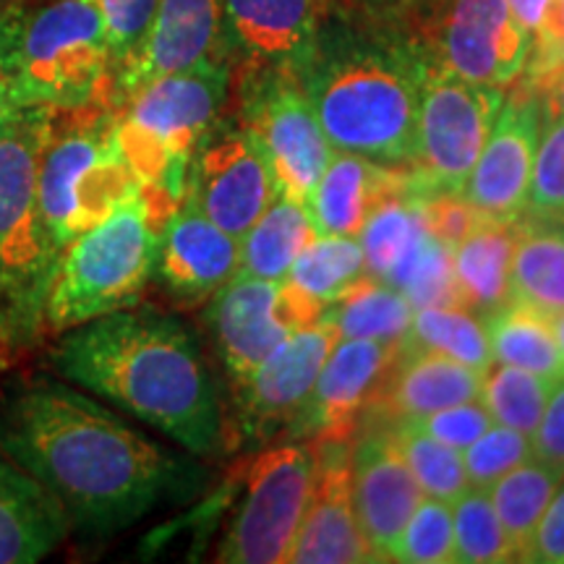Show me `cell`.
<instances>
[{
	"mask_svg": "<svg viewBox=\"0 0 564 564\" xmlns=\"http://www.w3.org/2000/svg\"><path fill=\"white\" fill-rule=\"evenodd\" d=\"M0 449L53 491L70 528L110 535L167 499L183 465L89 392L24 379L0 403Z\"/></svg>",
	"mask_w": 564,
	"mask_h": 564,
	"instance_id": "cell-1",
	"label": "cell"
},
{
	"mask_svg": "<svg viewBox=\"0 0 564 564\" xmlns=\"http://www.w3.org/2000/svg\"><path fill=\"white\" fill-rule=\"evenodd\" d=\"M55 371L194 455L220 453L225 423L204 352L178 319L121 308L66 329Z\"/></svg>",
	"mask_w": 564,
	"mask_h": 564,
	"instance_id": "cell-2",
	"label": "cell"
},
{
	"mask_svg": "<svg viewBox=\"0 0 564 564\" xmlns=\"http://www.w3.org/2000/svg\"><path fill=\"white\" fill-rule=\"evenodd\" d=\"M421 68L403 45L322 26L299 76L335 152L403 167L415 158Z\"/></svg>",
	"mask_w": 564,
	"mask_h": 564,
	"instance_id": "cell-3",
	"label": "cell"
},
{
	"mask_svg": "<svg viewBox=\"0 0 564 564\" xmlns=\"http://www.w3.org/2000/svg\"><path fill=\"white\" fill-rule=\"evenodd\" d=\"M165 217L144 194L131 196L102 223L55 253L42 291L40 314L47 329L66 333L97 316L133 308L154 274Z\"/></svg>",
	"mask_w": 564,
	"mask_h": 564,
	"instance_id": "cell-4",
	"label": "cell"
},
{
	"mask_svg": "<svg viewBox=\"0 0 564 564\" xmlns=\"http://www.w3.org/2000/svg\"><path fill=\"white\" fill-rule=\"evenodd\" d=\"M228 89L230 68L220 58L147 82L116 102L112 133L139 188L173 204L186 199L188 165L217 126Z\"/></svg>",
	"mask_w": 564,
	"mask_h": 564,
	"instance_id": "cell-5",
	"label": "cell"
},
{
	"mask_svg": "<svg viewBox=\"0 0 564 564\" xmlns=\"http://www.w3.org/2000/svg\"><path fill=\"white\" fill-rule=\"evenodd\" d=\"M19 108L79 112L110 108L116 55L87 0H53L13 24Z\"/></svg>",
	"mask_w": 564,
	"mask_h": 564,
	"instance_id": "cell-6",
	"label": "cell"
},
{
	"mask_svg": "<svg viewBox=\"0 0 564 564\" xmlns=\"http://www.w3.org/2000/svg\"><path fill=\"white\" fill-rule=\"evenodd\" d=\"M53 112L40 152V207L55 253L139 194V181L118 150L112 108Z\"/></svg>",
	"mask_w": 564,
	"mask_h": 564,
	"instance_id": "cell-7",
	"label": "cell"
},
{
	"mask_svg": "<svg viewBox=\"0 0 564 564\" xmlns=\"http://www.w3.org/2000/svg\"><path fill=\"white\" fill-rule=\"evenodd\" d=\"M53 112L21 108L0 123V293L40 312L55 262L40 207V152Z\"/></svg>",
	"mask_w": 564,
	"mask_h": 564,
	"instance_id": "cell-8",
	"label": "cell"
},
{
	"mask_svg": "<svg viewBox=\"0 0 564 564\" xmlns=\"http://www.w3.org/2000/svg\"><path fill=\"white\" fill-rule=\"evenodd\" d=\"M505 97V89L460 79L423 55L415 158L411 162L413 196L432 192L460 194L502 110Z\"/></svg>",
	"mask_w": 564,
	"mask_h": 564,
	"instance_id": "cell-9",
	"label": "cell"
},
{
	"mask_svg": "<svg viewBox=\"0 0 564 564\" xmlns=\"http://www.w3.org/2000/svg\"><path fill=\"white\" fill-rule=\"evenodd\" d=\"M241 126L262 150L278 196L306 204L335 150L299 70L249 68L241 87Z\"/></svg>",
	"mask_w": 564,
	"mask_h": 564,
	"instance_id": "cell-10",
	"label": "cell"
},
{
	"mask_svg": "<svg viewBox=\"0 0 564 564\" xmlns=\"http://www.w3.org/2000/svg\"><path fill=\"white\" fill-rule=\"evenodd\" d=\"M316 463L308 449L285 444L264 449L246 470V491L225 528L217 562L282 564L291 562Z\"/></svg>",
	"mask_w": 564,
	"mask_h": 564,
	"instance_id": "cell-11",
	"label": "cell"
},
{
	"mask_svg": "<svg viewBox=\"0 0 564 564\" xmlns=\"http://www.w3.org/2000/svg\"><path fill=\"white\" fill-rule=\"evenodd\" d=\"M327 306L293 282L238 272L209 299V327L232 382H243L295 329L322 322Z\"/></svg>",
	"mask_w": 564,
	"mask_h": 564,
	"instance_id": "cell-12",
	"label": "cell"
},
{
	"mask_svg": "<svg viewBox=\"0 0 564 564\" xmlns=\"http://www.w3.org/2000/svg\"><path fill=\"white\" fill-rule=\"evenodd\" d=\"M531 45L507 0H436L429 58L460 79L507 89L528 68Z\"/></svg>",
	"mask_w": 564,
	"mask_h": 564,
	"instance_id": "cell-13",
	"label": "cell"
},
{
	"mask_svg": "<svg viewBox=\"0 0 564 564\" xmlns=\"http://www.w3.org/2000/svg\"><path fill=\"white\" fill-rule=\"evenodd\" d=\"M186 199L238 241L278 199L270 165L241 123L202 139L188 165Z\"/></svg>",
	"mask_w": 564,
	"mask_h": 564,
	"instance_id": "cell-14",
	"label": "cell"
},
{
	"mask_svg": "<svg viewBox=\"0 0 564 564\" xmlns=\"http://www.w3.org/2000/svg\"><path fill=\"white\" fill-rule=\"evenodd\" d=\"M541 123L544 108L539 91L520 89L505 97L489 139L460 188L463 199L489 220L518 223L525 217Z\"/></svg>",
	"mask_w": 564,
	"mask_h": 564,
	"instance_id": "cell-15",
	"label": "cell"
},
{
	"mask_svg": "<svg viewBox=\"0 0 564 564\" xmlns=\"http://www.w3.org/2000/svg\"><path fill=\"white\" fill-rule=\"evenodd\" d=\"M340 329L333 319L295 329L288 335L243 382H238L243 432L251 440H264L293 423L312 394L324 361L340 343Z\"/></svg>",
	"mask_w": 564,
	"mask_h": 564,
	"instance_id": "cell-16",
	"label": "cell"
},
{
	"mask_svg": "<svg viewBox=\"0 0 564 564\" xmlns=\"http://www.w3.org/2000/svg\"><path fill=\"white\" fill-rule=\"evenodd\" d=\"M223 0H158L152 24L129 61L118 68L112 100L160 76L223 58Z\"/></svg>",
	"mask_w": 564,
	"mask_h": 564,
	"instance_id": "cell-17",
	"label": "cell"
},
{
	"mask_svg": "<svg viewBox=\"0 0 564 564\" xmlns=\"http://www.w3.org/2000/svg\"><path fill=\"white\" fill-rule=\"evenodd\" d=\"M403 356V343L340 340L324 361L306 405L293 423L322 442L345 440L358 415L377 403L379 392Z\"/></svg>",
	"mask_w": 564,
	"mask_h": 564,
	"instance_id": "cell-18",
	"label": "cell"
},
{
	"mask_svg": "<svg viewBox=\"0 0 564 564\" xmlns=\"http://www.w3.org/2000/svg\"><path fill=\"white\" fill-rule=\"evenodd\" d=\"M352 510L377 562H392L394 544L423 491L408 468L392 429L366 434L350 453Z\"/></svg>",
	"mask_w": 564,
	"mask_h": 564,
	"instance_id": "cell-19",
	"label": "cell"
},
{
	"mask_svg": "<svg viewBox=\"0 0 564 564\" xmlns=\"http://www.w3.org/2000/svg\"><path fill=\"white\" fill-rule=\"evenodd\" d=\"M241 270V241L217 228L192 199H183L160 230L154 274L171 299L196 306Z\"/></svg>",
	"mask_w": 564,
	"mask_h": 564,
	"instance_id": "cell-20",
	"label": "cell"
},
{
	"mask_svg": "<svg viewBox=\"0 0 564 564\" xmlns=\"http://www.w3.org/2000/svg\"><path fill=\"white\" fill-rule=\"evenodd\" d=\"M225 37L249 68L299 70L312 55L327 0H223Z\"/></svg>",
	"mask_w": 564,
	"mask_h": 564,
	"instance_id": "cell-21",
	"label": "cell"
},
{
	"mask_svg": "<svg viewBox=\"0 0 564 564\" xmlns=\"http://www.w3.org/2000/svg\"><path fill=\"white\" fill-rule=\"evenodd\" d=\"M413 192L411 173L352 152H333L322 178L308 194L306 209L316 236L358 238L387 199Z\"/></svg>",
	"mask_w": 564,
	"mask_h": 564,
	"instance_id": "cell-22",
	"label": "cell"
},
{
	"mask_svg": "<svg viewBox=\"0 0 564 564\" xmlns=\"http://www.w3.org/2000/svg\"><path fill=\"white\" fill-rule=\"evenodd\" d=\"M291 562L299 564H356L377 562L366 544L350 494V457L335 453L316 465L312 497L295 533Z\"/></svg>",
	"mask_w": 564,
	"mask_h": 564,
	"instance_id": "cell-23",
	"label": "cell"
},
{
	"mask_svg": "<svg viewBox=\"0 0 564 564\" xmlns=\"http://www.w3.org/2000/svg\"><path fill=\"white\" fill-rule=\"evenodd\" d=\"M70 531L68 514L53 491L0 449V564L45 560Z\"/></svg>",
	"mask_w": 564,
	"mask_h": 564,
	"instance_id": "cell-24",
	"label": "cell"
},
{
	"mask_svg": "<svg viewBox=\"0 0 564 564\" xmlns=\"http://www.w3.org/2000/svg\"><path fill=\"white\" fill-rule=\"evenodd\" d=\"M484 377L486 371H478L444 352L403 348V356L387 377L373 408L390 413L398 421L421 419L442 408L478 400L484 390Z\"/></svg>",
	"mask_w": 564,
	"mask_h": 564,
	"instance_id": "cell-25",
	"label": "cell"
},
{
	"mask_svg": "<svg viewBox=\"0 0 564 564\" xmlns=\"http://www.w3.org/2000/svg\"><path fill=\"white\" fill-rule=\"evenodd\" d=\"M520 223L486 220L453 249V272L460 306L486 319L510 303L512 253Z\"/></svg>",
	"mask_w": 564,
	"mask_h": 564,
	"instance_id": "cell-26",
	"label": "cell"
},
{
	"mask_svg": "<svg viewBox=\"0 0 564 564\" xmlns=\"http://www.w3.org/2000/svg\"><path fill=\"white\" fill-rule=\"evenodd\" d=\"M510 301L549 316L564 312V225L523 217L512 253Z\"/></svg>",
	"mask_w": 564,
	"mask_h": 564,
	"instance_id": "cell-27",
	"label": "cell"
},
{
	"mask_svg": "<svg viewBox=\"0 0 564 564\" xmlns=\"http://www.w3.org/2000/svg\"><path fill=\"white\" fill-rule=\"evenodd\" d=\"M484 322L494 364L518 366L552 382L564 379V352L556 340L552 316L525 303L510 301Z\"/></svg>",
	"mask_w": 564,
	"mask_h": 564,
	"instance_id": "cell-28",
	"label": "cell"
},
{
	"mask_svg": "<svg viewBox=\"0 0 564 564\" xmlns=\"http://www.w3.org/2000/svg\"><path fill=\"white\" fill-rule=\"evenodd\" d=\"M316 238L306 204L278 196L241 238V274L282 282L299 253Z\"/></svg>",
	"mask_w": 564,
	"mask_h": 564,
	"instance_id": "cell-29",
	"label": "cell"
},
{
	"mask_svg": "<svg viewBox=\"0 0 564 564\" xmlns=\"http://www.w3.org/2000/svg\"><path fill=\"white\" fill-rule=\"evenodd\" d=\"M413 303L394 288L369 278H358L327 306L343 340L405 343L413 322Z\"/></svg>",
	"mask_w": 564,
	"mask_h": 564,
	"instance_id": "cell-30",
	"label": "cell"
},
{
	"mask_svg": "<svg viewBox=\"0 0 564 564\" xmlns=\"http://www.w3.org/2000/svg\"><path fill=\"white\" fill-rule=\"evenodd\" d=\"M562 481L564 470L531 457L489 486L494 510L510 539L514 562H525L535 528Z\"/></svg>",
	"mask_w": 564,
	"mask_h": 564,
	"instance_id": "cell-31",
	"label": "cell"
},
{
	"mask_svg": "<svg viewBox=\"0 0 564 564\" xmlns=\"http://www.w3.org/2000/svg\"><path fill=\"white\" fill-rule=\"evenodd\" d=\"M403 348L444 352L478 371H489L494 366L486 322L460 306L415 308Z\"/></svg>",
	"mask_w": 564,
	"mask_h": 564,
	"instance_id": "cell-32",
	"label": "cell"
},
{
	"mask_svg": "<svg viewBox=\"0 0 564 564\" xmlns=\"http://www.w3.org/2000/svg\"><path fill=\"white\" fill-rule=\"evenodd\" d=\"M366 274L364 249L358 238L316 236L295 259L288 282L314 299L333 303L345 288Z\"/></svg>",
	"mask_w": 564,
	"mask_h": 564,
	"instance_id": "cell-33",
	"label": "cell"
},
{
	"mask_svg": "<svg viewBox=\"0 0 564 564\" xmlns=\"http://www.w3.org/2000/svg\"><path fill=\"white\" fill-rule=\"evenodd\" d=\"M554 384L552 379L518 369V366L494 364L484 377L481 400L489 408L494 423L531 436L544 415Z\"/></svg>",
	"mask_w": 564,
	"mask_h": 564,
	"instance_id": "cell-34",
	"label": "cell"
},
{
	"mask_svg": "<svg viewBox=\"0 0 564 564\" xmlns=\"http://www.w3.org/2000/svg\"><path fill=\"white\" fill-rule=\"evenodd\" d=\"M455 523V562L460 564H499L514 562L510 539L502 520L494 510L489 489L468 486L453 502Z\"/></svg>",
	"mask_w": 564,
	"mask_h": 564,
	"instance_id": "cell-35",
	"label": "cell"
},
{
	"mask_svg": "<svg viewBox=\"0 0 564 564\" xmlns=\"http://www.w3.org/2000/svg\"><path fill=\"white\" fill-rule=\"evenodd\" d=\"M394 440H398L400 453H403L408 468L413 470L415 481H419L423 497L442 499V502L453 505L460 494L468 489V474H465L463 453L447 447L434 436H429L413 423L398 421L392 429Z\"/></svg>",
	"mask_w": 564,
	"mask_h": 564,
	"instance_id": "cell-36",
	"label": "cell"
},
{
	"mask_svg": "<svg viewBox=\"0 0 564 564\" xmlns=\"http://www.w3.org/2000/svg\"><path fill=\"white\" fill-rule=\"evenodd\" d=\"M392 562L405 564H449L455 562V523L453 505L423 497L408 520Z\"/></svg>",
	"mask_w": 564,
	"mask_h": 564,
	"instance_id": "cell-37",
	"label": "cell"
},
{
	"mask_svg": "<svg viewBox=\"0 0 564 564\" xmlns=\"http://www.w3.org/2000/svg\"><path fill=\"white\" fill-rule=\"evenodd\" d=\"M525 217L533 220L564 217V116H544L541 123Z\"/></svg>",
	"mask_w": 564,
	"mask_h": 564,
	"instance_id": "cell-38",
	"label": "cell"
},
{
	"mask_svg": "<svg viewBox=\"0 0 564 564\" xmlns=\"http://www.w3.org/2000/svg\"><path fill=\"white\" fill-rule=\"evenodd\" d=\"M531 436L518 432V429L502 426V423H494L489 432L478 436V440L465 449L463 463L465 474H468V484L489 489L494 481H499L505 474H510L512 468L531 460Z\"/></svg>",
	"mask_w": 564,
	"mask_h": 564,
	"instance_id": "cell-39",
	"label": "cell"
},
{
	"mask_svg": "<svg viewBox=\"0 0 564 564\" xmlns=\"http://www.w3.org/2000/svg\"><path fill=\"white\" fill-rule=\"evenodd\" d=\"M413 199L426 230L432 232L436 241L447 246V249H455L457 243H463L470 232L489 220L484 212H478L474 204L463 199V194L457 192L419 194Z\"/></svg>",
	"mask_w": 564,
	"mask_h": 564,
	"instance_id": "cell-40",
	"label": "cell"
},
{
	"mask_svg": "<svg viewBox=\"0 0 564 564\" xmlns=\"http://www.w3.org/2000/svg\"><path fill=\"white\" fill-rule=\"evenodd\" d=\"M100 13L105 32H108L112 55H116V74L131 58L139 42L150 30L158 0H87Z\"/></svg>",
	"mask_w": 564,
	"mask_h": 564,
	"instance_id": "cell-41",
	"label": "cell"
},
{
	"mask_svg": "<svg viewBox=\"0 0 564 564\" xmlns=\"http://www.w3.org/2000/svg\"><path fill=\"white\" fill-rule=\"evenodd\" d=\"M415 429L426 432L434 440H440L447 447L457 449V453H465V449L474 444L478 436L489 432L494 426V419L489 408L484 405V400H468V403H457L449 408H442V411L426 413L421 419H411Z\"/></svg>",
	"mask_w": 564,
	"mask_h": 564,
	"instance_id": "cell-42",
	"label": "cell"
},
{
	"mask_svg": "<svg viewBox=\"0 0 564 564\" xmlns=\"http://www.w3.org/2000/svg\"><path fill=\"white\" fill-rule=\"evenodd\" d=\"M535 460L564 470V379L554 384L539 426L531 434Z\"/></svg>",
	"mask_w": 564,
	"mask_h": 564,
	"instance_id": "cell-43",
	"label": "cell"
},
{
	"mask_svg": "<svg viewBox=\"0 0 564 564\" xmlns=\"http://www.w3.org/2000/svg\"><path fill=\"white\" fill-rule=\"evenodd\" d=\"M525 562L564 564V481L549 502L539 528H535Z\"/></svg>",
	"mask_w": 564,
	"mask_h": 564,
	"instance_id": "cell-44",
	"label": "cell"
},
{
	"mask_svg": "<svg viewBox=\"0 0 564 564\" xmlns=\"http://www.w3.org/2000/svg\"><path fill=\"white\" fill-rule=\"evenodd\" d=\"M13 24L17 19L0 17V123L21 110L17 100V76H13Z\"/></svg>",
	"mask_w": 564,
	"mask_h": 564,
	"instance_id": "cell-45",
	"label": "cell"
},
{
	"mask_svg": "<svg viewBox=\"0 0 564 564\" xmlns=\"http://www.w3.org/2000/svg\"><path fill=\"white\" fill-rule=\"evenodd\" d=\"M539 84V97L544 116H564V66L552 70Z\"/></svg>",
	"mask_w": 564,
	"mask_h": 564,
	"instance_id": "cell-46",
	"label": "cell"
},
{
	"mask_svg": "<svg viewBox=\"0 0 564 564\" xmlns=\"http://www.w3.org/2000/svg\"><path fill=\"white\" fill-rule=\"evenodd\" d=\"M507 3H510L514 17H518L520 24H523L533 37V34L544 26L554 0H507Z\"/></svg>",
	"mask_w": 564,
	"mask_h": 564,
	"instance_id": "cell-47",
	"label": "cell"
},
{
	"mask_svg": "<svg viewBox=\"0 0 564 564\" xmlns=\"http://www.w3.org/2000/svg\"><path fill=\"white\" fill-rule=\"evenodd\" d=\"M552 322H554L556 340H560V348H562V352H564V312H562V314H556V316H552Z\"/></svg>",
	"mask_w": 564,
	"mask_h": 564,
	"instance_id": "cell-48",
	"label": "cell"
},
{
	"mask_svg": "<svg viewBox=\"0 0 564 564\" xmlns=\"http://www.w3.org/2000/svg\"><path fill=\"white\" fill-rule=\"evenodd\" d=\"M6 356H9V337H6V327L3 322H0V369H3Z\"/></svg>",
	"mask_w": 564,
	"mask_h": 564,
	"instance_id": "cell-49",
	"label": "cell"
},
{
	"mask_svg": "<svg viewBox=\"0 0 564 564\" xmlns=\"http://www.w3.org/2000/svg\"><path fill=\"white\" fill-rule=\"evenodd\" d=\"M13 3H17V0H0V17H3V13H9Z\"/></svg>",
	"mask_w": 564,
	"mask_h": 564,
	"instance_id": "cell-50",
	"label": "cell"
},
{
	"mask_svg": "<svg viewBox=\"0 0 564 564\" xmlns=\"http://www.w3.org/2000/svg\"><path fill=\"white\" fill-rule=\"evenodd\" d=\"M361 3H377V6H382V3H398V0H361Z\"/></svg>",
	"mask_w": 564,
	"mask_h": 564,
	"instance_id": "cell-51",
	"label": "cell"
},
{
	"mask_svg": "<svg viewBox=\"0 0 564 564\" xmlns=\"http://www.w3.org/2000/svg\"><path fill=\"white\" fill-rule=\"evenodd\" d=\"M556 223H562V225H564V217H560V220H556Z\"/></svg>",
	"mask_w": 564,
	"mask_h": 564,
	"instance_id": "cell-52",
	"label": "cell"
}]
</instances>
